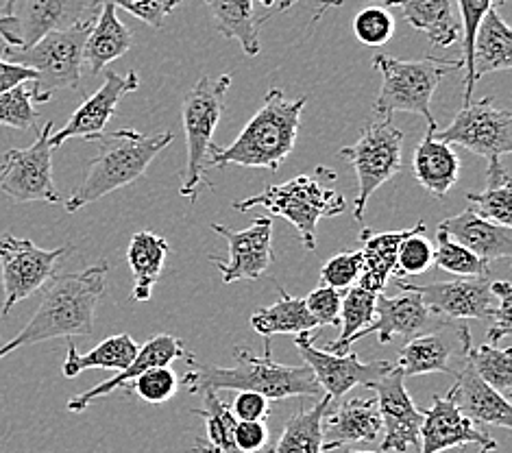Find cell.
Listing matches in <instances>:
<instances>
[{"label":"cell","mask_w":512,"mask_h":453,"mask_svg":"<svg viewBox=\"0 0 512 453\" xmlns=\"http://www.w3.org/2000/svg\"><path fill=\"white\" fill-rule=\"evenodd\" d=\"M382 434V416L375 399L353 397L323 419V453L351 443H373Z\"/></svg>","instance_id":"cell-23"},{"label":"cell","mask_w":512,"mask_h":453,"mask_svg":"<svg viewBox=\"0 0 512 453\" xmlns=\"http://www.w3.org/2000/svg\"><path fill=\"white\" fill-rule=\"evenodd\" d=\"M362 275V253L360 251H345L338 253L323 264L321 268V281L323 286L334 290H347L358 284Z\"/></svg>","instance_id":"cell-46"},{"label":"cell","mask_w":512,"mask_h":453,"mask_svg":"<svg viewBox=\"0 0 512 453\" xmlns=\"http://www.w3.org/2000/svg\"><path fill=\"white\" fill-rule=\"evenodd\" d=\"M395 366L404 373V377L428 373L456 375L454 347H451V342L441 334V329L436 327L432 332L412 336L408 340V345L399 351Z\"/></svg>","instance_id":"cell-31"},{"label":"cell","mask_w":512,"mask_h":453,"mask_svg":"<svg viewBox=\"0 0 512 453\" xmlns=\"http://www.w3.org/2000/svg\"><path fill=\"white\" fill-rule=\"evenodd\" d=\"M277 292V303H273L271 308L255 310L251 316V327L255 329V334H260L262 338H273L275 334H303L319 327L314 316L308 312L306 301L288 295L282 286L277 288Z\"/></svg>","instance_id":"cell-34"},{"label":"cell","mask_w":512,"mask_h":453,"mask_svg":"<svg viewBox=\"0 0 512 453\" xmlns=\"http://www.w3.org/2000/svg\"><path fill=\"white\" fill-rule=\"evenodd\" d=\"M53 122L38 131V138L27 149H11L0 162V192L16 203L62 201L53 179Z\"/></svg>","instance_id":"cell-10"},{"label":"cell","mask_w":512,"mask_h":453,"mask_svg":"<svg viewBox=\"0 0 512 453\" xmlns=\"http://www.w3.org/2000/svg\"><path fill=\"white\" fill-rule=\"evenodd\" d=\"M447 321H451V318L436 316L414 290H401L399 297H388L380 292L375 301V321L369 327L360 329L358 334H353L349 345L369 334H375L380 345H388L399 336L412 338L423 332H432L436 327H443Z\"/></svg>","instance_id":"cell-20"},{"label":"cell","mask_w":512,"mask_h":453,"mask_svg":"<svg viewBox=\"0 0 512 453\" xmlns=\"http://www.w3.org/2000/svg\"><path fill=\"white\" fill-rule=\"evenodd\" d=\"M238 212H249L253 207H264L268 214L286 218L299 231L303 247L316 249V225L321 218L340 216L347 210V201L338 190L323 186L321 177L297 175L279 186H268L253 197L238 201Z\"/></svg>","instance_id":"cell-6"},{"label":"cell","mask_w":512,"mask_h":453,"mask_svg":"<svg viewBox=\"0 0 512 453\" xmlns=\"http://www.w3.org/2000/svg\"><path fill=\"white\" fill-rule=\"evenodd\" d=\"M212 229L227 240L229 247L227 260L210 255V262L216 271H221L225 284H234V281L242 279H260L273 264V220L268 216H258L251 227L242 231L216 223Z\"/></svg>","instance_id":"cell-16"},{"label":"cell","mask_w":512,"mask_h":453,"mask_svg":"<svg viewBox=\"0 0 512 453\" xmlns=\"http://www.w3.org/2000/svg\"><path fill=\"white\" fill-rule=\"evenodd\" d=\"M373 68L382 72V90L375 101L377 116H393L395 112L419 114L428 125H436L430 109L438 85L451 72L462 70V59L425 57L419 61H401L388 55H375Z\"/></svg>","instance_id":"cell-7"},{"label":"cell","mask_w":512,"mask_h":453,"mask_svg":"<svg viewBox=\"0 0 512 453\" xmlns=\"http://www.w3.org/2000/svg\"><path fill=\"white\" fill-rule=\"evenodd\" d=\"M94 18L70 24L66 29L48 31L31 46H5L0 57L14 61L35 72L33 88L38 92L40 103L53 99L55 90H81L83 72V48Z\"/></svg>","instance_id":"cell-5"},{"label":"cell","mask_w":512,"mask_h":453,"mask_svg":"<svg viewBox=\"0 0 512 453\" xmlns=\"http://www.w3.org/2000/svg\"><path fill=\"white\" fill-rule=\"evenodd\" d=\"M229 406L238 421H264L271 414V399L253 390H240Z\"/></svg>","instance_id":"cell-50"},{"label":"cell","mask_w":512,"mask_h":453,"mask_svg":"<svg viewBox=\"0 0 512 453\" xmlns=\"http://www.w3.org/2000/svg\"><path fill=\"white\" fill-rule=\"evenodd\" d=\"M438 229H443L451 240L460 242L462 247L480 255L489 264L512 257V229L491 223L475 214L471 207L458 216L445 218Z\"/></svg>","instance_id":"cell-24"},{"label":"cell","mask_w":512,"mask_h":453,"mask_svg":"<svg viewBox=\"0 0 512 453\" xmlns=\"http://www.w3.org/2000/svg\"><path fill=\"white\" fill-rule=\"evenodd\" d=\"M173 140L175 136L170 131L146 136L136 129H120L103 136L99 153L92 157L83 181L66 201V212L75 214L81 207L103 199L105 194L131 186Z\"/></svg>","instance_id":"cell-4"},{"label":"cell","mask_w":512,"mask_h":453,"mask_svg":"<svg viewBox=\"0 0 512 453\" xmlns=\"http://www.w3.org/2000/svg\"><path fill=\"white\" fill-rule=\"evenodd\" d=\"M432 406L423 412L421 425V451L419 453H441L447 449L467 445H478V453L497 451V440L489 432L462 414L456 406L451 390L445 397L434 395Z\"/></svg>","instance_id":"cell-18"},{"label":"cell","mask_w":512,"mask_h":453,"mask_svg":"<svg viewBox=\"0 0 512 453\" xmlns=\"http://www.w3.org/2000/svg\"><path fill=\"white\" fill-rule=\"evenodd\" d=\"M260 3H262L264 7H273V5H275V0H260Z\"/></svg>","instance_id":"cell-56"},{"label":"cell","mask_w":512,"mask_h":453,"mask_svg":"<svg viewBox=\"0 0 512 453\" xmlns=\"http://www.w3.org/2000/svg\"><path fill=\"white\" fill-rule=\"evenodd\" d=\"M297 3H299V0H279V5H277V14H282V11H288L290 7H295ZM316 3L321 5V14H325L327 9L343 5V0H316ZM321 14H319V16H321Z\"/></svg>","instance_id":"cell-54"},{"label":"cell","mask_w":512,"mask_h":453,"mask_svg":"<svg viewBox=\"0 0 512 453\" xmlns=\"http://www.w3.org/2000/svg\"><path fill=\"white\" fill-rule=\"evenodd\" d=\"M168 242L153 234V231H138L133 234L127 249V264L133 275V301L144 303L153 295V286L162 275L168 257Z\"/></svg>","instance_id":"cell-30"},{"label":"cell","mask_w":512,"mask_h":453,"mask_svg":"<svg viewBox=\"0 0 512 453\" xmlns=\"http://www.w3.org/2000/svg\"><path fill=\"white\" fill-rule=\"evenodd\" d=\"M386 5L401 9L406 22L428 35L434 46L449 48L458 42L460 22L451 0H386Z\"/></svg>","instance_id":"cell-29"},{"label":"cell","mask_w":512,"mask_h":453,"mask_svg":"<svg viewBox=\"0 0 512 453\" xmlns=\"http://www.w3.org/2000/svg\"><path fill=\"white\" fill-rule=\"evenodd\" d=\"M35 105H40V99L33 88V81H24L0 92V127L18 131L35 129L40 118Z\"/></svg>","instance_id":"cell-41"},{"label":"cell","mask_w":512,"mask_h":453,"mask_svg":"<svg viewBox=\"0 0 512 453\" xmlns=\"http://www.w3.org/2000/svg\"><path fill=\"white\" fill-rule=\"evenodd\" d=\"M140 88L138 72L129 70V75H118L114 70H107L105 81L99 90L88 96L77 112L68 118L66 125L51 136V149H59L68 140H101L105 136L107 122L114 118L120 101L127 94L136 92Z\"/></svg>","instance_id":"cell-15"},{"label":"cell","mask_w":512,"mask_h":453,"mask_svg":"<svg viewBox=\"0 0 512 453\" xmlns=\"http://www.w3.org/2000/svg\"><path fill=\"white\" fill-rule=\"evenodd\" d=\"M179 388V377L170 366H151L129 384L127 393L138 395L146 403H166L173 399Z\"/></svg>","instance_id":"cell-43"},{"label":"cell","mask_w":512,"mask_h":453,"mask_svg":"<svg viewBox=\"0 0 512 453\" xmlns=\"http://www.w3.org/2000/svg\"><path fill=\"white\" fill-rule=\"evenodd\" d=\"M495 297H497V305L491 321L495 323L493 329L486 336V342L489 345H499V340H504L510 336L512 332V323H510V314H512V286L510 281L504 279H495L491 284Z\"/></svg>","instance_id":"cell-49"},{"label":"cell","mask_w":512,"mask_h":453,"mask_svg":"<svg viewBox=\"0 0 512 453\" xmlns=\"http://www.w3.org/2000/svg\"><path fill=\"white\" fill-rule=\"evenodd\" d=\"M231 88V75H223L218 79L203 77L194 88L186 94L184 107H181V118H184L188 159L181 170V186L179 194L190 201H197L199 188H212L210 181H205V168L210 162V153L214 146V129L221 122L225 112V96Z\"/></svg>","instance_id":"cell-8"},{"label":"cell","mask_w":512,"mask_h":453,"mask_svg":"<svg viewBox=\"0 0 512 453\" xmlns=\"http://www.w3.org/2000/svg\"><path fill=\"white\" fill-rule=\"evenodd\" d=\"M436 125H428V133L414 149L412 170L425 192L434 199H445L460 177V157L451 144L436 138Z\"/></svg>","instance_id":"cell-25"},{"label":"cell","mask_w":512,"mask_h":453,"mask_svg":"<svg viewBox=\"0 0 512 453\" xmlns=\"http://www.w3.org/2000/svg\"><path fill=\"white\" fill-rule=\"evenodd\" d=\"M489 181L484 192H467L471 210L502 227H512V183L502 155L489 159Z\"/></svg>","instance_id":"cell-36"},{"label":"cell","mask_w":512,"mask_h":453,"mask_svg":"<svg viewBox=\"0 0 512 453\" xmlns=\"http://www.w3.org/2000/svg\"><path fill=\"white\" fill-rule=\"evenodd\" d=\"M434 266V247L423 234H412L399 244L393 275L397 279L425 275Z\"/></svg>","instance_id":"cell-45"},{"label":"cell","mask_w":512,"mask_h":453,"mask_svg":"<svg viewBox=\"0 0 512 453\" xmlns=\"http://www.w3.org/2000/svg\"><path fill=\"white\" fill-rule=\"evenodd\" d=\"M295 347L299 355L312 369L316 382L329 395V399H340L345 397L349 390L356 386L371 388L375 382L393 369L395 364L386 360L377 362H362L358 353L347 351V353H332L319 349L314 345V338L310 332L297 334Z\"/></svg>","instance_id":"cell-13"},{"label":"cell","mask_w":512,"mask_h":453,"mask_svg":"<svg viewBox=\"0 0 512 453\" xmlns=\"http://www.w3.org/2000/svg\"><path fill=\"white\" fill-rule=\"evenodd\" d=\"M0 38L5 40V46H20L18 35H16V24L5 14H0Z\"/></svg>","instance_id":"cell-53"},{"label":"cell","mask_w":512,"mask_h":453,"mask_svg":"<svg viewBox=\"0 0 512 453\" xmlns=\"http://www.w3.org/2000/svg\"><path fill=\"white\" fill-rule=\"evenodd\" d=\"M375 301L377 292L356 284L345 290L343 301H340V336L334 342H327V349L332 353L351 351L349 340L360 329L369 327L375 321Z\"/></svg>","instance_id":"cell-38"},{"label":"cell","mask_w":512,"mask_h":453,"mask_svg":"<svg viewBox=\"0 0 512 453\" xmlns=\"http://www.w3.org/2000/svg\"><path fill=\"white\" fill-rule=\"evenodd\" d=\"M107 3L129 11L131 16L140 18L153 29H162L164 20L173 14L175 7H179L184 0H107Z\"/></svg>","instance_id":"cell-47"},{"label":"cell","mask_w":512,"mask_h":453,"mask_svg":"<svg viewBox=\"0 0 512 453\" xmlns=\"http://www.w3.org/2000/svg\"><path fill=\"white\" fill-rule=\"evenodd\" d=\"M101 0H7L3 14L16 24L18 48L31 46L42 35L96 18Z\"/></svg>","instance_id":"cell-19"},{"label":"cell","mask_w":512,"mask_h":453,"mask_svg":"<svg viewBox=\"0 0 512 453\" xmlns=\"http://www.w3.org/2000/svg\"><path fill=\"white\" fill-rule=\"evenodd\" d=\"M72 244L46 251L27 238H16L11 234L0 236V271H3V316L24 299H29L33 292L42 290V286L57 271L59 262L68 253H72Z\"/></svg>","instance_id":"cell-11"},{"label":"cell","mask_w":512,"mask_h":453,"mask_svg":"<svg viewBox=\"0 0 512 453\" xmlns=\"http://www.w3.org/2000/svg\"><path fill=\"white\" fill-rule=\"evenodd\" d=\"M186 349H184V342H181L177 336H170V334H157L153 336L146 345H142L136 353V358L129 362V366H125L123 371H118L116 377L107 379V382L96 384L94 388L85 390V393L72 397L68 401V410L70 412H83L85 408H90L94 401H99L107 395L116 393V390H125L129 384L136 379L138 375H142L146 369H151V366H170L175 360L184 358Z\"/></svg>","instance_id":"cell-21"},{"label":"cell","mask_w":512,"mask_h":453,"mask_svg":"<svg viewBox=\"0 0 512 453\" xmlns=\"http://www.w3.org/2000/svg\"><path fill=\"white\" fill-rule=\"evenodd\" d=\"M460 7V18H462V29H465V38H462V51H465V57H462V70H465V101L462 105L471 103V96L475 90V83L471 77V66H473V40H475V31H478V24L484 18V14L489 9L495 7V0H458Z\"/></svg>","instance_id":"cell-42"},{"label":"cell","mask_w":512,"mask_h":453,"mask_svg":"<svg viewBox=\"0 0 512 453\" xmlns=\"http://www.w3.org/2000/svg\"><path fill=\"white\" fill-rule=\"evenodd\" d=\"M138 342L129 334H116L105 338L101 345H96L90 353H79L75 342L68 338V355L64 362V377L72 379L90 369H105V371H123L129 362L136 358Z\"/></svg>","instance_id":"cell-33"},{"label":"cell","mask_w":512,"mask_h":453,"mask_svg":"<svg viewBox=\"0 0 512 453\" xmlns=\"http://www.w3.org/2000/svg\"><path fill=\"white\" fill-rule=\"evenodd\" d=\"M203 408H194L192 414L205 419V438L197 440L190 453H242L236 447V416L231 412V406L218 397L214 390H205L203 393Z\"/></svg>","instance_id":"cell-35"},{"label":"cell","mask_w":512,"mask_h":453,"mask_svg":"<svg viewBox=\"0 0 512 453\" xmlns=\"http://www.w3.org/2000/svg\"><path fill=\"white\" fill-rule=\"evenodd\" d=\"M436 138L484 159L504 157L512 153V114L486 96L478 103L462 105L443 131L436 129Z\"/></svg>","instance_id":"cell-12"},{"label":"cell","mask_w":512,"mask_h":453,"mask_svg":"<svg viewBox=\"0 0 512 453\" xmlns=\"http://www.w3.org/2000/svg\"><path fill=\"white\" fill-rule=\"evenodd\" d=\"M512 68V31L504 18L499 16L497 7L489 9L478 24L473 40V83L489 75V72H502Z\"/></svg>","instance_id":"cell-28"},{"label":"cell","mask_w":512,"mask_h":453,"mask_svg":"<svg viewBox=\"0 0 512 453\" xmlns=\"http://www.w3.org/2000/svg\"><path fill=\"white\" fill-rule=\"evenodd\" d=\"M467 362L473 366L486 384L493 386L499 395L510 399L512 395V349H499L497 345L469 347L465 351Z\"/></svg>","instance_id":"cell-39"},{"label":"cell","mask_w":512,"mask_h":453,"mask_svg":"<svg viewBox=\"0 0 512 453\" xmlns=\"http://www.w3.org/2000/svg\"><path fill=\"white\" fill-rule=\"evenodd\" d=\"M364 3H369V5H386V0H364Z\"/></svg>","instance_id":"cell-55"},{"label":"cell","mask_w":512,"mask_h":453,"mask_svg":"<svg viewBox=\"0 0 512 453\" xmlns=\"http://www.w3.org/2000/svg\"><path fill=\"white\" fill-rule=\"evenodd\" d=\"M116 9L107 0H101V9L94 18L83 48V61L92 75H99L107 64L120 59L133 46L131 31L120 22Z\"/></svg>","instance_id":"cell-27"},{"label":"cell","mask_w":512,"mask_h":453,"mask_svg":"<svg viewBox=\"0 0 512 453\" xmlns=\"http://www.w3.org/2000/svg\"><path fill=\"white\" fill-rule=\"evenodd\" d=\"M236 366H214L194 355H188L190 371L184 375V384L192 395H203L205 390H253L271 401H282L290 397H316L321 395V386L316 382L310 366H290L273 360L271 338H264L262 355H253L245 347L234 349Z\"/></svg>","instance_id":"cell-2"},{"label":"cell","mask_w":512,"mask_h":453,"mask_svg":"<svg viewBox=\"0 0 512 453\" xmlns=\"http://www.w3.org/2000/svg\"><path fill=\"white\" fill-rule=\"evenodd\" d=\"M345 453H373V451H356V449H347Z\"/></svg>","instance_id":"cell-57"},{"label":"cell","mask_w":512,"mask_h":453,"mask_svg":"<svg viewBox=\"0 0 512 453\" xmlns=\"http://www.w3.org/2000/svg\"><path fill=\"white\" fill-rule=\"evenodd\" d=\"M308 105V96L297 101H288L282 90H268L264 105L258 109L240 136L225 149L212 146L207 166H245V168H268L279 170L292 153L299 138L301 114Z\"/></svg>","instance_id":"cell-3"},{"label":"cell","mask_w":512,"mask_h":453,"mask_svg":"<svg viewBox=\"0 0 512 453\" xmlns=\"http://www.w3.org/2000/svg\"><path fill=\"white\" fill-rule=\"evenodd\" d=\"M434 266L458 277H489L491 275L489 262H484L480 255H475L467 247H462L460 242L451 240L443 229L436 231Z\"/></svg>","instance_id":"cell-40"},{"label":"cell","mask_w":512,"mask_h":453,"mask_svg":"<svg viewBox=\"0 0 512 453\" xmlns=\"http://www.w3.org/2000/svg\"><path fill=\"white\" fill-rule=\"evenodd\" d=\"M234 438L242 453H258L266 447L271 434H268L264 421H236Z\"/></svg>","instance_id":"cell-51"},{"label":"cell","mask_w":512,"mask_h":453,"mask_svg":"<svg viewBox=\"0 0 512 453\" xmlns=\"http://www.w3.org/2000/svg\"><path fill=\"white\" fill-rule=\"evenodd\" d=\"M489 277H462L454 281H436V284H408L397 279L401 290H414L423 303L436 314L451 318V321H465V318H493L497 297L491 288Z\"/></svg>","instance_id":"cell-14"},{"label":"cell","mask_w":512,"mask_h":453,"mask_svg":"<svg viewBox=\"0 0 512 453\" xmlns=\"http://www.w3.org/2000/svg\"><path fill=\"white\" fill-rule=\"evenodd\" d=\"M404 382V373L393 366L380 382L371 386V390L377 393L375 401L382 416V451L406 453L421 443L423 412L414 406Z\"/></svg>","instance_id":"cell-17"},{"label":"cell","mask_w":512,"mask_h":453,"mask_svg":"<svg viewBox=\"0 0 512 453\" xmlns=\"http://www.w3.org/2000/svg\"><path fill=\"white\" fill-rule=\"evenodd\" d=\"M456 382L451 386V395L458 410L469 416L475 423H486L495 427H504L510 430L512 425V408L510 401L499 395L493 386H489L484 379L473 371V366L462 360V366L456 371Z\"/></svg>","instance_id":"cell-22"},{"label":"cell","mask_w":512,"mask_h":453,"mask_svg":"<svg viewBox=\"0 0 512 453\" xmlns=\"http://www.w3.org/2000/svg\"><path fill=\"white\" fill-rule=\"evenodd\" d=\"M412 234H425V220H419L414 227L399 229V231H384V234H373L371 229L364 227L362 240V275L358 284L373 292H384L390 275L395 271L399 244Z\"/></svg>","instance_id":"cell-26"},{"label":"cell","mask_w":512,"mask_h":453,"mask_svg":"<svg viewBox=\"0 0 512 453\" xmlns=\"http://www.w3.org/2000/svg\"><path fill=\"white\" fill-rule=\"evenodd\" d=\"M109 264L103 260L81 273L53 275L42 286L44 297L38 312L16 338L0 347V360L18 349L53 338L94 334V314L107 292Z\"/></svg>","instance_id":"cell-1"},{"label":"cell","mask_w":512,"mask_h":453,"mask_svg":"<svg viewBox=\"0 0 512 453\" xmlns=\"http://www.w3.org/2000/svg\"><path fill=\"white\" fill-rule=\"evenodd\" d=\"M329 395L308 410H297L286 421L282 438L268 453H323V419L329 410Z\"/></svg>","instance_id":"cell-37"},{"label":"cell","mask_w":512,"mask_h":453,"mask_svg":"<svg viewBox=\"0 0 512 453\" xmlns=\"http://www.w3.org/2000/svg\"><path fill=\"white\" fill-rule=\"evenodd\" d=\"M24 81H35V72L31 68H24L20 64H14V61L0 57V92L14 88V85Z\"/></svg>","instance_id":"cell-52"},{"label":"cell","mask_w":512,"mask_h":453,"mask_svg":"<svg viewBox=\"0 0 512 453\" xmlns=\"http://www.w3.org/2000/svg\"><path fill=\"white\" fill-rule=\"evenodd\" d=\"M303 301H306V308L314 316V321L319 323V327H325V325L338 327V323H340V301H343L340 290H334L329 286H319L316 290H312Z\"/></svg>","instance_id":"cell-48"},{"label":"cell","mask_w":512,"mask_h":453,"mask_svg":"<svg viewBox=\"0 0 512 453\" xmlns=\"http://www.w3.org/2000/svg\"><path fill=\"white\" fill-rule=\"evenodd\" d=\"M395 33V18L384 5H369L360 9L353 18V35L364 46H384Z\"/></svg>","instance_id":"cell-44"},{"label":"cell","mask_w":512,"mask_h":453,"mask_svg":"<svg viewBox=\"0 0 512 453\" xmlns=\"http://www.w3.org/2000/svg\"><path fill=\"white\" fill-rule=\"evenodd\" d=\"M401 146H404V131L397 129L388 116L364 127L356 144L340 149V157L347 159L358 175V197L353 218L360 223L364 220V210H367L373 192L401 170Z\"/></svg>","instance_id":"cell-9"},{"label":"cell","mask_w":512,"mask_h":453,"mask_svg":"<svg viewBox=\"0 0 512 453\" xmlns=\"http://www.w3.org/2000/svg\"><path fill=\"white\" fill-rule=\"evenodd\" d=\"M205 5L223 38L236 40L249 57L260 53L258 27L266 22V16H255L253 0H205Z\"/></svg>","instance_id":"cell-32"}]
</instances>
